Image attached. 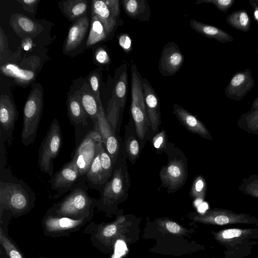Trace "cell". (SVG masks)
<instances>
[{
    "instance_id": "obj_1",
    "label": "cell",
    "mask_w": 258,
    "mask_h": 258,
    "mask_svg": "<svg viewBox=\"0 0 258 258\" xmlns=\"http://www.w3.org/2000/svg\"><path fill=\"white\" fill-rule=\"evenodd\" d=\"M1 167V217L5 209L10 210L15 214H22L28 210L34 201V193L26 183L14 177L10 171Z\"/></svg>"
},
{
    "instance_id": "obj_2",
    "label": "cell",
    "mask_w": 258,
    "mask_h": 258,
    "mask_svg": "<svg viewBox=\"0 0 258 258\" xmlns=\"http://www.w3.org/2000/svg\"><path fill=\"white\" fill-rule=\"evenodd\" d=\"M126 159L123 152L114 165L111 176L99 190L100 197L96 205L106 211H115L118 205L128 198L131 180Z\"/></svg>"
},
{
    "instance_id": "obj_3",
    "label": "cell",
    "mask_w": 258,
    "mask_h": 258,
    "mask_svg": "<svg viewBox=\"0 0 258 258\" xmlns=\"http://www.w3.org/2000/svg\"><path fill=\"white\" fill-rule=\"evenodd\" d=\"M164 152L167 156V163L159 172L161 184L168 194L177 191L186 183L188 176L187 158L181 149L168 142Z\"/></svg>"
},
{
    "instance_id": "obj_4",
    "label": "cell",
    "mask_w": 258,
    "mask_h": 258,
    "mask_svg": "<svg viewBox=\"0 0 258 258\" xmlns=\"http://www.w3.org/2000/svg\"><path fill=\"white\" fill-rule=\"evenodd\" d=\"M214 238L226 249L225 258L245 255L258 242V228H232L212 231Z\"/></svg>"
},
{
    "instance_id": "obj_5",
    "label": "cell",
    "mask_w": 258,
    "mask_h": 258,
    "mask_svg": "<svg viewBox=\"0 0 258 258\" xmlns=\"http://www.w3.org/2000/svg\"><path fill=\"white\" fill-rule=\"evenodd\" d=\"M89 187L84 177H81L69 194L53 206L52 209L54 213L58 216L69 218L88 215L96 203V200L88 194Z\"/></svg>"
},
{
    "instance_id": "obj_6",
    "label": "cell",
    "mask_w": 258,
    "mask_h": 258,
    "mask_svg": "<svg viewBox=\"0 0 258 258\" xmlns=\"http://www.w3.org/2000/svg\"><path fill=\"white\" fill-rule=\"evenodd\" d=\"M43 91L40 85H35L28 96L23 109L21 142L25 146L34 143L42 114Z\"/></svg>"
},
{
    "instance_id": "obj_7",
    "label": "cell",
    "mask_w": 258,
    "mask_h": 258,
    "mask_svg": "<svg viewBox=\"0 0 258 258\" xmlns=\"http://www.w3.org/2000/svg\"><path fill=\"white\" fill-rule=\"evenodd\" d=\"M132 101L131 113L134 120L137 134L143 147L146 136L151 128L142 83V77L135 64L131 67Z\"/></svg>"
},
{
    "instance_id": "obj_8",
    "label": "cell",
    "mask_w": 258,
    "mask_h": 258,
    "mask_svg": "<svg viewBox=\"0 0 258 258\" xmlns=\"http://www.w3.org/2000/svg\"><path fill=\"white\" fill-rule=\"evenodd\" d=\"M61 144L60 125L57 119L54 118L41 143L38 152L39 168L50 177L54 174L53 161L58 155Z\"/></svg>"
},
{
    "instance_id": "obj_9",
    "label": "cell",
    "mask_w": 258,
    "mask_h": 258,
    "mask_svg": "<svg viewBox=\"0 0 258 258\" xmlns=\"http://www.w3.org/2000/svg\"><path fill=\"white\" fill-rule=\"evenodd\" d=\"M194 222L217 226L244 224L258 226V219L245 213H236L228 210L214 208L204 213L191 212L188 215Z\"/></svg>"
},
{
    "instance_id": "obj_10",
    "label": "cell",
    "mask_w": 258,
    "mask_h": 258,
    "mask_svg": "<svg viewBox=\"0 0 258 258\" xmlns=\"http://www.w3.org/2000/svg\"><path fill=\"white\" fill-rule=\"evenodd\" d=\"M122 67L121 72L114 85L112 96L108 104L106 113L107 120L117 133L120 131L128 89L126 64H124Z\"/></svg>"
},
{
    "instance_id": "obj_11",
    "label": "cell",
    "mask_w": 258,
    "mask_h": 258,
    "mask_svg": "<svg viewBox=\"0 0 258 258\" xmlns=\"http://www.w3.org/2000/svg\"><path fill=\"white\" fill-rule=\"evenodd\" d=\"M102 143L101 136L94 126L93 130L87 134L78 146L72 159L75 162L81 177L88 172Z\"/></svg>"
},
{
    "instance_id": "obj_12",
    "label": "cell",
    "mask_w": 258,
    "mask_h": 258,
    "mask_svg": "<svg viewBox=\"0 0 258 258\" xmlns=\"http://www.w3.org/2000/svg\"><path fill=\"white\" fill-rule=\"evenodd\" d=\"M94 126L99 133L103 145L114 165L123 153V141L107 120L102 104L99 106L98 120Z\"/></svg>"
},
{
    "instance_id": "obj_13",
    "label": "cell",
    "mask_w": 258,
    "mask_h": 258,
    "mask_svg": "<svg viewBox=\"0 0 258 258\" xmlns=\"http://www.w3.org/2000/svg\"><path fill=\"white\" fill-rule=\"evenodd\" d=\"M81 178L78 168L72 159L55 172L48 181L51 188L56 192L52 198H58L69 191Z\"/></svg>"
},
{
    "instance_id": "obj_14",
    "label": "cell",
    "mask_w": 258,
    "mask_h": 258,
    "mask_svg": "<svg viewBox=\"0 0 258 258\" xmlns=\"http://www.w3.org/2000/svg\"><path fill=\"white\" fill-rule=\"evenodd\" d=\"M255 81L248 68L234 74L226 87L224 93L230 99L240 101L254 87Z\"/></svg>"
},
{
    "instance_id": "obj_15",
    "label": "cell",
    "mask_w": 258,
    "mask_h": 258,
    "mask_svg": "<svg viewBox=\"0 0 258 258\" xmlns=\"http://www.w3.org/2000/svg\"><path fill=\"white\" fill-rule=\"evenodd\" d=\"M184 62V55L178 45L169 42L163 47L159 59V70L162 76L169 77L175 74Z\"/></svg>"
},
{
    "instance_id": "obj_16",
    "label": "cell",
    "mask_w": 258,
    "mask_h": 258,
    "mask_svg": "<svg viewBox=\"0 0 258 258\" xmlns=\"http://www.w3.org/2000/svg\"><path fill=\"white\" fill-rule=\"evenodd\" d=\"M18 112L10 97L2 94L0 98L1 142L9 143L13 134Z\"/></svg>"
},
{
    "instance_id": "obj_17",
    "label": "cell",
    "mask_w": 258,
    "mask_h": 258,
    "mask_svg": "<svg viewBox=\"0 0 258 258\" xmlns=\"http://www.w3.org/2000/svg\"><path fill=\"white\" fill-rule=\"evenodd\" d=\"M132 215H119L115 220L102 226L97 233V238L104 245L112 247L119 238L124 237L132 222Z\"/></svg>"
},
{
    "instance_id": "obj_18",
    "label": "cell",
    "mask_w": 258,
    "mask_h": 258,
    "mask_svg": "<svg viewBox=\"0 0 258 258\" xmlns=\"http://www.w3.org/2000/svg\"><path fill=\"white\" fill-rule=\"evenodd\" d=\"M142 83L151 128L153 132H157L161 123L159 100L152 86L146 78H142Z\"/></svg>"
},
{
    "instance_id": "obj_19",
    "label": "cell",
    "mask_w": 258,
    "mask_h": 258,
    "mask_svg": "<svg viewBox=\"0 0 258 258\" xmlns=\"http://www.w3.org/2000/svg\"><path fill=\"white\" fill-rule=\"evenodd\" d=\"M172 113L189 132L204 139H212L211 134L204 124L185 108L175 104L173 106Z\"/></svg>"
},
{
    "instance_id": "obj_20",
    "label": "cell",
    "mask_w": 258,
    "mask_h": 258,
    "mask_svg": "<svg viewBox=\"0 0 258 258\" xmlns=\"http://www.w3.org/2000/svg\"><path fill=\"white\" fill-rule=\"evenodd\" d=\"M123 141V153L132 164H135L140 155L142 147L138 137L134 120L130 117L127 124L124 125Z\"/></svg>"
},
{
    "instance_id": "obj_21",
    "label": "cell",
    "mask_w": 258,
    "mask_h": 258,
    "mask_svg": "<svg viewBox=\"0 0 258 258\" xmlns=\"http://www.w3.org/2000/svg\"><path fill=\"white\" fill-rule=\"evenodd\" d=\"M9 24L14 31L22 38L34 37L43 30L40 24L19 13L11 15Z\"/></svg>"
},
{
    "instance_id": "obj_22",
    "label": "cell",
    "mask_w": 258,
    "mask_h": 258,
    "mask_svg": "<svg viewBox=\"0 0 258 258\" xmlns=\"http://www.w3.org/2000/svg\"><path fill=\"white\" fill-rule=\"evenodd\" d=\"M89 26V19L86 16L76 20L69 29L63 51L70 52L78 48L82 43Z\"/></svg>"
},
{
    "instance_id": "obj_23",
    "label": "cell",
    "mask_w": 258,
    "mask_h": 258,
    "mask_svg": "<svg viewBox=\"0 0 258 258\" xmlns=\"http://www.w3.org/2000/svg\"><path fill=\"white\" fill-rule=\"evenodd\" d=\"M191 29L203 36L225 43L234 41L233 36L228 32L214 26L205 24L197 20L190 19Z\"/></svg>"
},
{
    "instance_id": "obj_24",
    "label": "cell",
    "mask_w": 258,
    "mask_h": 258,
    "mask_svg": "<svg viewBox=\"0 0 258 258\" xmlns=\"http://www.w3.org/2000/svg\"><path fill=\"white\" fill-rule=\"evenodd\" d=\"M67 104L68 117L71 123L75 126L86 125L88 116L81 103L78 91L68 97Z\"/></svg>"
},
{
    "instance_id": "obj_25",
    "label": "cell",
    "mask_w": 258,
    "mask_h": 258,
    "mask_svg": "<svg viewBox=\"0 0 258 258\" xmlns=\"http://www.w3.org/2000/svg\"><path fill=\"white\" fill-rule=\"evenodd\" d=\"M81 103L88 117L93 121L94 124L98 120L99 104L91 91L90 86L84 82L81 89L78 90Z\"/></svg>"
},
{
    "instance_id": "obj_26",
    "label": "cell",
    "mask_w": 258,
    "mask_h": 258,
    "mask_svg": "<svg viewBox=\"0 0 258 258\" xmlns=\"http://www.w3.org/2000/svg\"><path fill=\"white\" fill-rule=\"evenodd\" d=\"M84 218L73 219L49 215L44 221L46 229L50 232H58L75 228L84 222Z\"/></svg>"
},
{
    "instance_id": "obj_27",
    "label": "cell",
    "mask_w": 258,
    "mask_h": 258,
    "mask_svg": "<svg viewBox=\"0 0 258 258\" xmlns=\"http://www.w3.org/2000/svg\"><path fill=\"white\" fill-rule=\"evenodd\" d=\"M91 12L96 15L103 24L108 36L116 25L117 18L113 15L104 1H92Z\"/></svg>"
},
{
    "instance_id": "obj_28",
    "label": "cell",
    "mask_w": 258,
    "mask_h": 258,
    "mask_svg": "<svg viewBox=\"0 0 258 258\" xmlns=\"http://www.w3.org/2000/svg\"><path fill=\"white\" fill-rule=\"evenodd\" d=\"M102 144H100L88 172L83 176L89 187L99 191L105 183L100 159V149Z\"/></svg>"
},
{
    "instance_id": "obj_29",
    "label": "cell",
    "mask_w": 258,
    "mask_h": 258,
    "mask_svg": "<svg viewBox=\"0 0 258 258\" xmlns=\"http://www.w3.org/2000/svg\"><path fill=\"white\" fill-rule=\"evenodd\" d=\"M122 6L126 14L133 19L148 21L151 15L148 1L145 0H123Z\"/></svg>"
},
{
    "instance_id": "obj_30",
    "label": "cell",
    "mask_w": 258,
    "mask_h": 258,
    "mask_svg": "<svg viewBox=\"0 0 258 258\" xmlns=\"http://www.w3.org/2000/svg\"><path fill=\"white\" fill-rule=\"evenodd\" d=\"M88 4L86 0H68L63 1L62 11L66 17L75 21L86 16Z\"/></svg>"
},
{
    "instance_id": "obj_31",
    "label": "cell",
    "mask_w": 258,
    "mask_h": 258,
    "mask_svg": "<svg viewBox=\"0 0 258 258\" xmlns=\"http://www.w3.org/2000/svg\"><path fill=\"white\" fill-rule=\"evenodd\" d=\"M225 21L229 25L237 30L247 32L250 30L251 20L245 10L232 12L226 17Z\"/></svg>"
},
{
    "instance_id": "obj_32",
    "label": "cell",
    "mask_w": 258,
    "mask_h": 258,
    "mask_svg": "<svg viewBox=\"0 0 258 258\" xmlns=\"http://www.w3.org/2000/svg\"><path fill=\"white\" fill-rule=\"evenodd\" d=\"M108 36L105 29L99 18L91 12L90 30L86 41V46H92L105 40Z\"/></svg>"
},
{
    "instance_id": "obj_33",
    "label": "cell",
    "mask_w": 258,
    "mask_h": 258,
    "mask_svg": "<svg viewBox=\"0 0 258 258\" xmlns=\"http://www.w3.org/2000/svg\"><path fill=\"white\" fill-rule=\"evenodd\" d=\"M1 72L5 75L13 77L20 83L27 84L34 78V74L31 71L20 68L14 64H6L1 67Z\"/></svg>"
},
{
    "instance_id": "obj_34",
    "label": "cell",
    "mask_w": 258,
    "mask_h": 258,
    "mask_svg": "<svg viewBox=\"0 0 258 258\" xmlns=\"http://www.w3.org/2000/svg\"><path fill=\"white\" fill-rule=\"evenodd\" d=\"M157 224L160 230L169 234L183 236L188 233V229L168 218L159 219Z\"/></svg>"
},
{
    "instance_id": "obj_35",
    "label": "cell",
    "mask_w": 258,
    "mask_h": 258,
    "mask_svg": "<svg viewBox=\"0 0 258 258\" xmlns=\"http://www.w3.org/2000/svg\"><path fill=\"white\" fill-rule=\"evenodd\" d=\"M100 159L104 179L106 183L112 174L114 164L110 156L106 151L103 144L100 147Z\"/></svg>"
},
{
    "instance_id": "obj_36",
    "label": "cell",
    "mask_w": 258,
    "mask_h": 258,
    "mask_svg": "<svg viewBox=\"0 0 258 258\" xmlns=\"http://www.w3.org/2000/svg\"><path fill=\"white\" fill-rule=\"evenodd\" d=\"M206 190V180L202 175H200L194 180L189 190V195L193 199L203 200L205 197Z\"/></svg>"
},
{
    "instance_id": "obj_37",
    "label": "cell",
    "mask_w": 258,
    "mask_h": 258,
    "mask_svg": "<svg viewBox=\"0 0 258 258\" xmlns=\"http://www.w3.org/2000/svg\"><path fill=\"white\" fill-rule=\"evenodd\" d=\"M0 243L9 258H24L13 242L6 236L0 228Z\"/></svg>"
},
{
    "instance_id": "obj_38",
    "label": "cell",
    "mask_w": 258,
    "mask_h": 258,
    "mask_svg": "<svg viewBox=\"0 0 258 258\" xmlns=\"http://www.w3.org/2000/svg\"><path fill=\"white\" fill-rule=\"evenodd\" d=\"M168 142L165 130L158 132L152 139L153 145L157 153H161L164 151Z\"/></svg>"
},
{
    "instance_id": "obj_39",
    "label": "cell",
    "mask_w": 258,
    "mask_h": 258,
    "mask_svg": "<svg viewBox=\"0 0 258 258\" xmlns=\"http://www.w3.org/2000/svg\"><path fill=\"white\" fill-rule=\"evenodd\" d=\"M235 2V0H198L196 4L198 5L202 3L213 4L219 10L226 13Z\"/></svg>"
},
{
    "instance_id": "obj_40",
    "label": "cell",
    "mask_w": 258,
    "mask_h": 258,
    "mask_svg": "<svg viewBox=\"0 0 258 258\" xmlns=\"http://www.w3.org/2000/svg\"><path fill=\"white\" fill-rule=\"evenodd\" d=\"M247 126L254 131H258V108L250 110L241 117Z\"/></svg>"
},
{
    "instance_id": "obj_41",
    "label": "cell",
    "mask_w": 258,
    "mask_h": 258,
    "mask_svg": "<svg viewBox=\"0 0 258 258\" xmlns=\"http://www.w3.org/2000/svg\"><path fill=\"white\" fill-rule=\"evenodd\" d=\"M91 91L99 104H102L99 91V77L96 73H92L89 78Z\"/></svg>"
},
{
    "instance_id": "obj_42",
    "label": "cell",
    "mask_w": 258,
    "mask_h": 258,
    "mask_svg": "<svg viewBox=\"0 0 258 258\" xmlns=\"http://www.w3.org/2000/svg\"><path fill=\"white\" fill-rule=\"evenodd\" d=\"M243 190L248 195L258 198V179L247 180L244 183Z\"/></svg>"
},
{
    "instance_id": "obj_43",
    "label": "cell",
    "mask_w": 258,
    "mask_h": 258,
    "mask_svg": "<svg viewBox=\"0 0 258 258\" xmlns=\"http://www.w3.org/2000/svg\"><path fill=\"white\" fill-rule=\"evenodd\" d=\"M118 43L122 49L128 53L132 50V40L131 37L126 33L121 34L118 38Z\"/></svg>"
},
{
    "instance_id": "obj_44",
    "label": "cell",
    "mask_w": 258,
    "mask_h": 258,
    "mask_svg": "<svg viewBox=\"0 0 258 258\" xmlns=\"http://www.w3.org/2000/svg\"><path fill=\"white\" fill-rule=\"evenodd\" d=\"M95 57L96 61L100 64H107L110 61L107 51L103 48H99L96 50Z\"/></svg>"
},
{
    "instance_id": "obj_45",
    "label": "cell",
    "mask_w": 258,
    "mask_h": 258,
    "mask_svg": "<svg viewBox=\"0 0 258 258\" xmlns=\"http://www.w3.org/2000/svg\"><path fill=\"white\" fill-rule=\"evenodd\" d=\"M24 10L30 13H34L40 0H17Z\"/></svg>"
},
{
    "instance_id": "obj_46",
    "label": "cell",
    "mask_w": 258,
    "mask_h": 258,
    "mask_svg": "<svg viewBox=\"0 0 258 258\" xmlns=\"http://www.w3.org/2000/svg\"><path fill=\"white\" fill-rule=\"evenodd\" d=\"M104 2L113 15L117 18L120 14L119 1L118 0H105Z\"/></svg>"
},
{
    "instance_id": "obj_47",
    "label": "cell",
    "mask_w": 258,
    "mask_h": 258,
    "mask_svg": "<svg viewBox=\"0 0 258 258\" xmlns=\"http://www.w3.org/2000/svg\"><path fill=\"white\" fill-rule=\"evenodd\" d=\"M7 45L6 37L2 27L0 28V53L1 57L4 53L6 47Z\"/></svg>"
},
{
    "instance_id": "obj_48",
    "label": "cell",
    "mask_w": 258,
    "mask_h": 258,
    "mask_svg": "<svg viewBox=\"0 0 258 258\" xmlns=\"http://www.w3.org/2000/svg\"><path fill=\"white\" fill-rule=\"evenodd\" d=\"M249 4L253 9V19L258 24V0H250Z\"/></svg>"
},
{
    "instance_id": "obj_49",
    "label": "cell",
    "mask_w": 258,
    "mask_h": 258,
    "mask_svg": "<svg viewBox=\"0 0 258 258\" xmlns=\"http://www.w3.org/2000/svg\"><path fill=\"white\" fill-rule=\"evenodd\" d=\"M258 108V96L252 103L251 110H255Z\"/></svg>"
},
{
    "instance_id": "obj_50",
    "label": "cell",
    "mask_w": 258,
    "mask_h": 258,
    "mask_svg": "<svg viewBox=\"0 0 258 258\" xmlns=\"http://www.w3.org/2000/svg\"><path fill=\"white\" fill-rule=\"evenodd\" d=\"M256 50H257V53L258 54V47L256 48Z\"/></svg>"
}]
</instances>
